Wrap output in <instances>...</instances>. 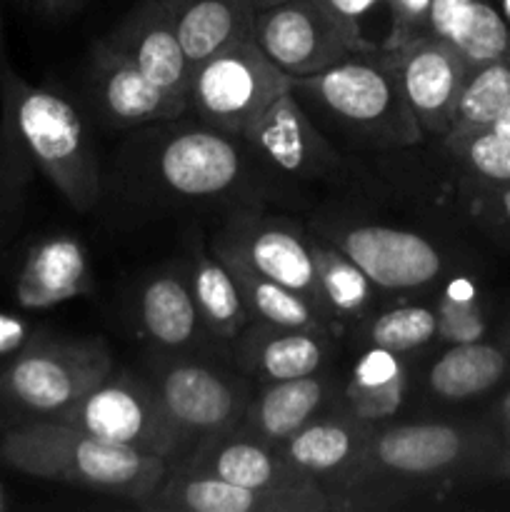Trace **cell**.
Wrapping results in <instances>:
<instances>
[{
  "label": "cell",
  "mask_w": 510,
  "mask_h": 512,
  "mask_svg": "<svg viewBox=\"0 0 510 512\" xmlns=\"http://www.w3.org/2000/svg\"><path fill=\"white\" fill-rule=\"evenodd\" d=\"M390 10V33L383 50H395L410 40L428 35V18L433 0H383Z\"/></svg>",
  "instance_id": "obj_35"
},
{
  "label": "cell",
  "mask_w": 510,
  "mask_h": 512,
  "mask_svg": "<svg viewBox=\"0 0 510 512\" xmlns=\"http://www.w3.org/2000/svg\"><path fill=\"white\" fill-rule=\"evenodd\" d=\"M88 288V263L83 245L68 235L35 245L15 278V300L28 310L50 308L83 295Z\"/></svg>",
  "instance_id": "obj_20"
},
{
  "label": "cell",
  "mask_w": 510,
  "mask_h": 512,
  "mask_svg": "<svg viewBox=\"0 0 510 512\" xmlns=\"http://www.w3.org/2000/svg\"><path fill=\"white\" fill-rule=\"evenodd\" d=\"M465 455V435L445 423L373 428L348 493L393 483H425L450 473Z\"/></svg>",
  "instance_id": "obj_9"
},
{
  "label": "cell",
  "mask_w": 510,
  "mask_h": 512,
  "mask_svg": "<svg viewBox=\"0 0 510 512\" xmlns=\"http://www.w3.org/2000/svg\"><path fill=\"white\" fill-rule=\"evenodd\" d=\"M428 33L448 40L470 68L500 60L510 43L503 15L488 0H433Z\"/></svg>",
  "instance_id": "obj_23"
},
{
  "label": "cell",
  "mask_w": 510,
  "mask_h": 512,
  "mask_svg": "<svg viewBox=\"0 0 510 512\" xmlns=\"http://www.w3.org/2000/svg\"><path fill=\"white\" fill-rule=\"evenodd\" d=\"M338 248L385 290L423 288L443 268L430 240L388 225H353L338 235Z\"/></svg>",
  "instance_id": "obj_12"
},
{
  "label": "cell",
  "mask_w": 510,
  "mask_h": 512,
  "mask_svg": "<svg viewBox=\"0 0 510 512\" xmlns=\"http://www.w3.org/2000/svg\"><path fill=\"white\" fill-rule=\"evenodd\" d=\"M438 335V320L433 310L423 305H405V308L385 310L373 320L368 330V340L375 348L390 353H405L425 345Z\"/></svg>",
  "instance_id": "obj_32"
},
{
  "label": "cell",
  "mask_w": 510,
  "mask_h": 512,
  "mask_svg": "<svg viewBox=\"0 0 510 512\" xmlns=\"http://www.w3.org/2000/svg\"><path fill=\"white\" fill-rule=\"evenodd\" d=\"M243 173V158L228 133L185 130L160 148L158 175L173 193L210 198L233 188Z\"/></svg>",
  "instance_id": "obj_17"
},
{
  "label": "cell",
  "mask_w": 510,
  "mask_h": 512,
  "mask_svg": "<svg viewBox=\"0 0 510 512\" xmlns=\"http://www.w3.org/2000/svg\"><path fill=\"white\" fill-rule=\"evenodd\" d=\"M245 3H248L250 8H253L255 13H258V10L273 8V5H278V3H285V0H245Z\"/></svg>",
  "instance_id": "obj_40"
},
{
  "label": "cell",
  "mask_w": 510,
  "mask_h": 512,
  "mask_svg": "<svg viewBox=\"0 0 510 512\" xmlns=\"http://www.w3.org/2000/svg\"><path fill=\"white\" fill-rule=\"evenodd\" d=\"M0 460L18 473L80 485L110 498L145 503L168 473V460L110 443L53 418L23 420L0 435Z\"/></svg>",
  "instance_id": "obj_1"
},
{
  "label": "cell",
  "mask_w": 510,
  "mask_h": 512,
  "mask_svg": "<svg viewBox=\"0 0 510 512\" xmlns=\"http://www.w3.org/2000/svg\"><path fill=\"white\" fill-rule=\"evenodd\" d=\"M505 8H508V13H510V0H505Z\"/></svg>",
  "instance_id": "obj_44"
},
{
  "label": "cell",
  "mask_w": 510,
  "mask_h": 512,
  "mask_svg": "<svg viewBox=\"0 0 510 512\" xmlns=\"http://www.w3.org/2000/svg\"><path fill=\"white\" fill-rule=\"evenodd\" d=\"M325 395L328 385L318 375L275 380L248 408H243L240 425L233 428L268 445H278L315 418Z\"/></svg>",
  "instance_id": "obj_22"
},
{
  "label": "cell",
  "mask_w": 510,
  "mask_h": 512,
  "mask_svg": "<svg viewBox=\"0 0 510 512\" xmlns=\"http://www.w3.org/2000/svg\"><path fill=\"white\" fill-rule=\"evenodd\" d=\"M438 335L450 343H475L483 335V318L473 303V288L465 280H455L438 305Z\"/></svg>",
  "instance_id": "obj_33"
},
{
  "label": "cell",
  "mask_w": 510,
  "mask_h": 512,
  "mask_svg": "<svg viewBox=\"0 0 510 512\" xmlns=\"http://www.w3.org/2000/svg\"><path fill=\"white\" fill-rule=\"evenodd\" d=\"M423 133L448 135L470 65L448 40L420 35L395 50H383Z\"/></svg>",
  "instance_id": "obj_10"
},
{
  "label": "cell",
  "mask_w": 510,
  "mask_h": 512,
  "mask_svg": "<svg viewBox=\"0 0 510 512\" xmlns=\"http://www.w3.org/2000/svg\"><path fill=\"white\" fill-rule=\"evenodd\" d=\"M503 415H505V420H508V423H510V395L503 400Z\"/></svg>",
  "instance_id": "obj_42"
},
{
  "label": "cell",
  "mask_w": 510,
  "mask_h": 512,
  "mask_svg": "<svg viewBox=\"0 0 510 512\" xmlns=\"http://www.w3.org/2000/svg\"><path fill=\"white\" fill-rule=\"evenodd\" d=\"M503 208H505V213H508V218H510V190L503 195Z\"/></svg>",
  "instance_id": "obj_43"
},
{
  "label": "cell",
  "mask_w": 510,
  "mask_h": 512,
  "mask_svg": "<svg viewBox=\"0 0 510 512\" xmlns=\"http://www.w3.org/2000/svg\"><path fill=\"white\" fill-rule=\"evenodd\" d=\"M250 38L290 80L310 78L348 55L375 50L363 33L340 25L313 0H285L258 10Z\"/></svg>",
  "instance_id": "obj_7"
},
{
  "label": "cell",
  "mask_w": 510,
  "mask_h": 512,
  "mask_svg": "<svg viewBox=\"0 0 510 512\" xmlns=\"http://www.w3.org/2000/svg\"><path fill=\"white\" fill-rule=\"evenodd\" d=\"M0 410H3V405H0ZM0 435H3V430H0Z\"/></svg>",
  "instance_id": "obj_45"
},
{
  "label": "cell",
  "mask_w": 510,
  "mask_h": 512,
  "mask_svg": "<svg viewBox=\"0 0 510 512\" xmlns=\"http://www.w3.org/2000/svg\"><path fill=\"white\" fill-rule=\"evenodd\" d=\"M35 8L48 18H65L83 5V0H33Z\"/></svg>",
  "instance_id": "obj_37"
},
{
  "label": "cell",
  "mask_w": 510,
  "mask_h": 512,
  "mask_svg": "<svg viewBox=\"0 0 510 512\" xmlns=\"http://www.w3.org/2000/svg\"><path fill=\"white\" fill-rule=\"evenodd\" d=\"M108 43L173 98L188 103L190 65L163 0H145L115 28Z\"/></svg>",
  "instance_id": "obj_18"
},
{
  "label": "cell",
  "mask_w": 510,
  "mask_h": 512,
  "mask_svg": "<svg viewBox=\"0 0 510 512\" xmlns=\"http://www.w3.org/2000/svg\"><path fill=\"white\" fill-rule=\"evenodd\" d=\"M10 188H13V175H10V163L5 160V165H0V235L10 213Z\"/></svg>",
  "instance_id": "obj_38"
},
{
  "label": "cell",
  "mask_w": 510,
  "mask_h": 512,
  "mask_svg": "<svg viewBox=\"0 0 510 512\" xmlns=\"http://www.w3.org/2000/svg\"><path fill=\"white\" fill-rule=\"evenodd\" d=\"M293 80L275 68L253 38L230 43L190 70L188 105L228 135L245 138Z\"/></svg>",
  "instance_id": "obj_5"
},
{
  "label": "cell",
  "mask_w": 510,
  "mask_h": 512,
  "mask_svg": "<svg viewBox=\"0 0 510 512\" xmlns=\"http://www.w3.org/2000/svg\"><path fill=\"white\" fill-rule=\"evenodd\" d=\"M140 320L150 340L163 348H180L198 333L200 313L190 283L180 275H158L140 295Z\"/></svg>",
  "instance_id": "obj_27"
},
{
  "label": "cell",
  "mask_w": 510,
  "mask_h": 512,
  "mask_svg": "<svg viewBox=\"0 0 510 512\" xmlns=\"http://www.w3.org/2000/svg\"><path fill=\"white\" fill-rule=\"evenodd\" d=\"M190 290L198 305L200 320L218 338H235L248 323L250 313L238 283L218 255H198L190 270Z\"/></svg>",
  "instance_id": "obj_28"
},
{
  "label": "cell",
  "mask_w": 510,
  "mask_h": 512,
  "mask_svg": "<svg viewBox=\"0 0 510 512\" xmlns=\"http://www.w3.org/2000/svg\"><path fill=\"white\" fill-rule=\"evenodd\" d=\"M215 255L233 273L250 315H255V318L268 325H278V328L320 330L323 333L325 318L315 310V305L308 298H303L295 290L285 288V285L275 283V280L265 278V275L255 273L253 268H248L243 260L233 258V255Z\"/></svg>",
  "instance_id": "obj_26"
},
{
  "label": "cell",
  "mask_w": 510,
  "mask_h": 512,
  "mask_svg": "<svg viewBox=\"0 0 510 512\" xmlns=\"http://www.w3.org/2000/svg\"><path fill=\"white\" fill-rule=\"evenodd\" d=\"M53 420L165 460L183 448V440L165 415L155 385L133 375H108Z\"/></svg>",
  "instance_id": "obj_6"
},
{
  "label": "cell",
  "mask_w": 510,
  "mask_h": 512,
  "mask_svg": "<svg viewBox=\"0 0 510 512\" xmlns=\"http://www.w3.org/2000/svg\"><path fill=\"white\" fill-rule=\"evenodd\" d=\"M183 470L208 473L228 483L253 490H285L318 485L295 470L275 445L230 428L195 443V450L178 465Z\"/></svg>",
  "instance_id": "obj_15"
},
{
  "label": "cell",
  "mask_w": 510,
  "mask_h": 512,
  "mask_svg": "<svg viewBox=\"0 0 510 512\" xmlns=\"http://www.w3.org/2000/svg\"><path fill=\"white\" fill-rule=\"evenodd\" d=\"M245 140L253 143V148L280 173L295 178H325L338 173L333 148L313 128L293 85L268 105Z\"/></svg>",
  "instance_id": "obj_14"
},
{
  "label": "cell",
  "mask_w": 510,
  "mask_h": 512,
  "mask_svg": "<svg viewBox=\"0 0 510 512\" xmlns=\"http://www.w3.org/2000/svg\"><path fill=\"white\" fill-rule=\"evenodd\" d=\"M190 70L230 43L250 38L255 10L245 0H163Z\"/></svg>",
  "instance_id": "obj_21"
},
{
  "label": "cell",
  "mask_w": 510,
  "mask_h": 512,
  "mask_svg": "<svg viewBox=\"0 0 510 512\" xmlns=\"http://www.w3.org/2000/svg\"><path fill=\"white\" fill-rule=\"evenodd\" d=\"M493 130L510 145V105L498 115V120L493 123Z\"/></svg>",
  "instance_id": "obj_39"
},
{
  "label": "cell",
  "mask_w": 510,
  "mask_h": 512,
  "mask_svg": "<svg viewBox=\"0 0 510 512\" xmlns=\"http://www.w3.org/2000/svg\"><path fill=\"white\" fill-rule=\"evenodd\" d=\"M315 5L325 10L333 20H338L340 25H345L353 33H363L360 30V20L370 13L378 3L383 0H313Z\"/></svg>",
  "instance_id": "obj_36"
},
{
  "label": "cell",
  "mask_w": 510,
  "mask_h": 512,
  "mask_svg": "<svg viewBox=\"0 0 510 512\" xmlns=\"http://www.w3.org/2000/svg\"><path fill=\"white\" fill-rule=\"evenodd\" d=\"M155 390L183 445L230 430L243 413L240 390L218 370L200 363L168 365Z\"/></svg>",
  "instance_id": "obj_11"
},
{
  "label": "cell",
  "mask_w": 510,
  "mask_h": 512,
  "mask_svg": "<svg viewBox=\"0 0 510 512\" xmlns=\"http://www.w3.org/2000/svg\"><path fill=\"white\" fill-rule=\"evenodd\" d=\"M113 375V358L100 340L33 338L0 370V405L25 420L58 418Z\"/></svg>",
  "instance_id": "obj_4"
},
{
  "label": "cell",
  "mask_w": 510,
  "mask_h": 512,
  "mask_svg": "<svg viewBox=\"0 0 510 512\" xmlns=\"http://www.w3.org/2000/svg\"><path fill=\"white\" fill-rule=\"evenodd\" d=\"M370 430L373 425L350 413L338 418L308 420L298 433L285 438L275 448L295 470L308 475L325 490L338 485L340 493H348L363 460Z\"/></svg>",
  "instance_id": "obj_16"
},
{
  "label": "cell",
  "mask_w": 510,
  "mask_h": 512,
  "mask_svg": "<svg viewBox=\"0 0 510 512\" xmlns=\"http://www.w3.org/2000/svg\"><path fill=\"white\" fill-rule=\"evenodd\" d=\"M510 105V68L500 60L475 65L465 78L455 105V118L448 130L450 143L493 128L498 115Z\"/></svg>",
  "instance_id": "obj_30"
},
{
  "label": "cell",
  "mask_w": 510,
  "mask_h": 512,
  "mask_svg": "<svg viewBox=\"0 0 510 512\" xmlns=\"http://www.w3.org/2000/svg\"><path fill=\"white\" fill-rule=\"evenodd\" d=\"M315 273L330 318H360L373 300V280L340 248L313 243Z\"/></svg>",
  "instance_id": "obj_31"
},
{
  "label": "cell",
  "mask_w": 510,
  "mask_h": 512,
  "mask_svg": "<svg viewBox=\"0 0 510 512\" xmlns=\"http://www.w3.org/2000/svg\"><path fill=\"white\" fill-rule=\"evenodd\" d=\"M293 90L368 143L415 145L425 135L383 48L348 55L310 78L293 80Z\"/></svg>",
  "instance_id": "obj_3"
},
{
  "label": "cell",
  "mask_w": 510,
  "mask_h": 512,
  "mask_svg": "<svg viewBox=\"0 0 510 512\" xmlns=\"http://www.w3.org/2000/svg\"><path fill=\"white\" fill-rule=\"evenodd\" d=\"M253 333L255 335H248L240 348L243 365L268 383L315 375L328 358V348H325V340L320 338V330L268 325V330H253Z\"/></svg>",
  "instance_id": "obj_24"
},
{
  "label": "cell",
  "mask_w": 510,
  "mask_h": 512,
  "mask_svg": "<svg viewBox=\"0 0 510 512\" xmlns=\"http://www.w3.org/2000/svg\"><path fill=\"white\" fill-rule=\"evenodd\" d=\"M470 165L493 180H510V145L493 128L460 140Z\"/></svg>",
  "instance_id": "obj_34"
},
{
  "label": "cell",
  "mask_w": 510,
  "mask_h": 512,
  "mask_svg": "<svg viewBox=\"0 0 510 512\" xmlns=\"http://www.w3.org/2000/svg\"><path fill=\"white\" fill-rule=\"evenodd\" d=\"M138 508L145 512H325L353 505L335 498L323 485L253 490L208 473L168 468L153 495Z\"/></svg>",
  "instance_id": "obj_8"
},
{
  "label": "cell",
  "mask_w": 510,
  "mask_h": 512,
  "mask_svg": "<svg viewBox=\"0 0 510 512\" xmlns=\"http://www.w3.org/2000/svg\"><path fill=\"white\" fill-rule=\"evenodd\" d=\"M5 160L33 163L73 208L88 210L100 198V168L83 118L68 98L30 85L0 63Z\"/></svg>",
  "instance_id": "obj_2"
},
{
  "label": "cell",
  "mask_w": 510,
  "mask_h": 512,
  "mask_svg": "<svg viewBox=\"0 0 510 512\" xmlns=\"http://www.w3.org/2000/svg\"><path fill=\"white\" fill-rule=\"evenodd\" d=\"M405 370L398 353L375 348L355 363L345 388L348 413L363 423H380L393 418L403 405Z\"/></svg>",
  "instance_id": "obj_25"
},
{
  "label": "cell",
  "mask_w": 510,
  "mask_h": 512,
  "mask_svg": "<svg viewBox=\"0 0 510 512\" xmlns=\"http://www.w3.org/2000/svg\"><path fill=\"white\" fill-rule=\"evenodd\" d=\"M505 373L500 350L483 343H458L430 368L428 383L445 400H465L493 388Z\"/></svg>",
  "instance_id": "obj_29"
},
{
  "label": "cell",
  "mask_w": 510,
  "mask_h": 512,
  "mask_svg": "<svg viewBox=\"0 0 510 512\" xmlns=\"http://www.w3.org/2000/svg\"><path fill=\"white\" fill-rule=\"evenodd\" d=\"M0 63H8V53H5V28H3V18H0Z\"/></svg>",
  "instance_id": "obj_41"
},
{
  "label": "cell",
  "mask_w": 510,
  "mask_h": 512,
  "mask_svg": "<svg viewBox=\"0 0 510 512\" xmlns=\"http://www.w3.org/2000/svg\"><path fill=\"white\" fill-rule=\"evenodd\" d=\"M90 83H93L95 100L110 123H150V120L175 118L188 108L185 100L173 98L150 83L138 65L115 50L108 40L95 45L90 60Z\"/></svg>",
  "instance_id": "obj_19"
},
{
  "label": "cell",
  "mask_w": 510,
  "mask_h": 512,
  "mask_svg": "<svg viewBox=\"0 0 510 512\" xmlns=\"http://www.w3.org/2000/svg\"><path fill=\"white\" fill-rule=\"evenodd\" d=\"M215 253L233 255L248 268L285 288L295 290L315 305L325 320L330 318L320 295L318 273H315L313 245L305 243L303 235L280 223H248L230 230Z\"/></svg>",
  "instance_id": "obj_13"
}]
</instances>
